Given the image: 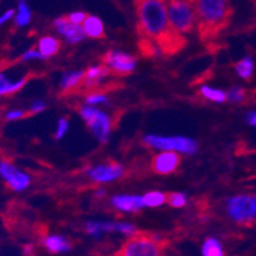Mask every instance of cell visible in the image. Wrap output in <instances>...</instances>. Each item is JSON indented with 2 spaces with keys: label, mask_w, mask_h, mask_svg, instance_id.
Instances as JSON below:
<instances>
[{
  "label": "cell",
  "mask_w": 256,
  "mask_h": 256,
  "mask_svg": "<svg viewBox=\"0 0 256 256\" xmlns=\"http://www.w3.org/2000/svg\"><path fill=\"white\" fill-rule=\"evenodd\" d=\"M134 6L142 38L153 41L164 52L181 48V36L171 28L164 0H134Z\"/></svg>",
  "instance_id": "obj_1"
},
{
  "label": "cell",
  "mask_w": 256,
  "mask_h": 256,
  "mask_svg": "<svg viewBox=\"0 0 256 256\" xmlns=\"http://www.w3.org/2000/svg\"><path fill=\"white\" fill-rule=\"evenodd\" d=\"M195 12L196 27L204 38L220 34L231 18L230 0H195Z\"/></svg>",
  "instance_id": "obj_2"
},
{
  "label": "cell",
  "mask_w": 256,
  "mask_h": 256,
  "mask_svg": "<svg viewBox=\"0 0 256 256\" xmlns=\"http://www.w3.org/2000/svg\"><path fill=\"white\" fill-rule=\"evenodd\" d=\"M171 28L178 34H190L196 27V12L188 0H164Z\"/></svg>",
  "instance_id": "obj_3"
},
{
  "label": "cell",
  "mask_w": 256,
  "mask_h": 256,
  "mask_svg": "<svg viewBox=\"0 0 256 256\" xmlns=\"http://www.w3.org/2000/svg\"><path fill=\"white\" fill-rule=\"evenodd\" d=\"M226 213L237 224L256 222V194H237L226 200Z\"/></svg>",
  "instance_id": "obj_4"
},
{
  "label": "cell",
  "mask_w": 256,
  "mask_h": 256,
  "mask_svg": "<svg viewBox=\"0 0 256 256\" xmlns=\"http://www.w3.org/2000/svg\"><path fill=\"white\" fill-rule=\"evenodd\" d=\"M143 143L154 150H170V152L184 153V154H195L199 150V144L195 139L182 136L148 134L143 138Z\"/></svg>",
  "instance_id": "obj_5"
},
{
  "label": "cell",
  "mask_w": 256,
  "mask_h": 256,
  "mask_svg": "<svg viewBox=\"0 0 256 256\" xmlns=\"http://www.w3.org/2000/svg\"><path fill=\"white\" fill-rule=\"evenodd\" d=\"M79 114L86 121L90 132L94 134V136L102 143H106L110 136L111 129H112L110 116L104 111L98 110L94 106H88V104L80 107Z\"/></svg>",
  "instance_id": "obj_6"
},
{
  "label": "cell",
  "mask_w": 256,
  "mask_h": 256,
  "mask_svg": "<svg viewBox=\"0 0 256 256\" xmlns=\"http://www.w3.org/2000/svg\"><path fill=\"white\" fill-rule=\"evenodd\" d=\"M160 242L153 237L136 234L130 237L120 250V256H160Z\"/></svg>",
  "instance_id": "obj_7"
},
{
  "label": "cell",
  "mask_w": 256,
  "mask_h": 256,
  "mask_svg": "<svg viewBox=\"0 0 256 256\" xmlns=\"http://www.w3.org/2000/svg\"><path fill=\"white\" fill-rule=\"evenodd\" d=\"M0 178L13 192H23L31 185V176L9 160H0Z\"/></svg>",
  "instance_id": "obj_8"
},
{
  "label": "cell",
  "mask_w": 256,
  "mask_h": 256,
  "mask_svg": "<svg viewBox=\"0 0 256 256\" xmlns=\"http://www.w3.org/2000/svg\"><path fill=\"white\" fill-rule=\"evenodd\" d=\"M102 62L111 72L120 76L132 73L136 68V59L132 55L118 50L107 51L102 58Z\"/></svg>",
  "instance_id": "obj_9"
},
{
  "label": "cell",
  "mask_w": 256,
  "mask_h": 256,
  "mask_svg": "<svg viewBox=\"0 0 256 256\" xmlns=\"http://www.w3.org/2000/svg\"><path fill=\"white\" fill-rule=\"evenodd\" d=\"M125 170L118 162H107V164H98L96 167H92L87 171L88 178L94 182L106 184L118 180L124 176Z\"/></svg>",
  "instance_id": "obj_10"
},
{
  "label": "cell",
  "mask_w": 256,
  "mask_h": 256,
  "mask_svg": "<svg viewBox=\"0 0 256 256\" xmlns=\"http://www.w3.org/2000/svg\"><path fill=\"white\" fill-rule=\"evenodd\" d=\"M181 164V157L178 152L160 150L152 160V170L156 174H168L178 170Z\"/></svg>",
  "instance_id": "obj_11"
},
{
  "label": "cell",
  "mask_w": 256,
  "mask_h": 256,
  "mask_svg": "<svg viewBox=\"0 0 256 256\" xmlns=\"http://www.w3.org/2000/svg\"><path fill=\"white\" fill-rule=\"evenodd\" d=\"M52 26L58 31V34H62L69 44H78L86 38V32L82 26L74 24L68 17H60L54 20Z\"/></svg>",
  "instance_id": "obj_12"
},
{
  "label": "cell",
  "mask_w": 256,
  "mask_h": 256,
  "mask_svg": "<svg viewBox=\"0 0 256 256\" xmlns=\"http://www.w3.org/2000/svg\"><path fill=\"white\" fill-rule=\"evenodd\" d=\"M111 206L125 213L139 212L144 208L143 199L139 195H115L111 198Z\"/></svg>",
  "instance_id": "obj_13"
},
{
  "label": "cell",
  "mask_w": 256,
  "mask_h": 256,
  "mask_svg": "<svg viewBox=\"0 0 256 256\" xmlns=\"http://www.w3.org/2000/svg\"><path fill=\"white\" fill-rule=\"evenodd\" d=\"M27 82H28V76H22L18 80H12L6 74L0 73V97L12 96L20 92Z\"/></svg>",
  "instance_id": "obj_14"
},
{
  "label": "cell",
  "mask_w": 256,
  "mask_h": 256,
  "mask_svg": "<svg viewBox=\"0 0 256 256\" xmlns=\"http://www.w3.org/2000/svg\"><path fill=\"white\" fill-rule=\"evenodd\" d=\"M42 245L48 252L52 254L69 252L72 248L70 241L62 236H58V234H50V236L44 237Z\"/></svg>",
  "instance_id": "obj_15"
},
{
  "label": "cell",
  "mask_w": 256,
  "mask_h": 256,
  "mask_svg": "<svg viewBox=\"0 0 256 256\" xmlns=\"http://www.w3.org/2000/svg\"><path fill=\"white\" fill-rule=\"evenodd\" d=\"M111 73V70L107 68L106 65H94V66H90L88 68V70L84 74V80H83V87H96L98 86V83L101 80H104L108 74Z\"/></svg>",
  "instance_id": "obj_16"
},
{
  "label": "cell",
  "mask_w": 256,
  "mask_h": 256,
  "mask_svg": "<svg viewBox=\"0 0 256 256\" xmlns=\"http://www.w3.org/2000/svg\"><path fill=\"white\" fill-rule=\"evenodd\" d=\"M60 48H62V42L59 38L54 36H44L40 38L37 50L42 55L44 59H48V58L55 56L60 51Z\"/></svg>",
  "instance_id": "obj_17"
},
{
  "label": "cell",
  "mask_w": 256,
  "mask_h": 256,
  "mask_svg": "<svg viewBox=\"0 0 256 256\" xmlns=\"http://www.w3.org/2000/svg\"><path fill=\"white\" fill-rule=\"evenodd\" d=\"M86 32V36L90 38H102L104 37V27L102 20L94 16H88L82 24Z\"/></svg>",
  "instance_id": "obj_18"
},
{
  "label": "cell",
  "mask_w": 256,
  "mask_h": 256,
  "mask_svg": "<svg viewBox=\"0 0 256 256\" xmlns=\"http://www.w3.org/2000/svg\"><path fill=\"white\" fill-rule=\"evenodd\" d=\"M84 74L86 72L83 70L65 73L62 78V82H60V87L64 92H70L72 90L80 87L83 84V80H84Z\"/></svg>",
  "instance_id": "obj_19"
},
{
  "label": "cell",
  "mask_w": 256,
  "mask_h": 256,
  "mask_svg": "<svg viewBox=\"0 0 256 256\" xmlns=\"http://www.w3.org/2000/svg\"><path fill=\"white\" fill-rule=\"evenodd\" d=\"M84 230L88 234L93 237H101L107 232H116V222H90L86 223Z\"/></svg>",
  "instance_id": "obj_20"
},
{
  "label": "cell",
  "mask_w": 256,
  "mask_h": 256,
  "mask_svg": "<svg viewBox=\"0 0 256 256\" xmlns=\"http://www.w3.org/2000/svg\"><path fill=\"white\" fill-rule=\"evenodd\" d=\"M202 256H226L222 242L216 237H208L202 245Z\"/></svg>",
  "instance_id": "obj_21"
},
{
  "label": "cell",
  "mask_w": 256,
  "mask_h": 256,
  "mask_svg": "<svg viewBox=\"0 0 256 256\" xmlns=\"http://www.w3.org/2000/svg\"><path fill=\"white\" fill-rule=\"evenodd\" d=\"M32 20V13L26 0H20L17 6V14H14V23L17 27H24Z\"/></svg>",
  "instance_id": "obj_22"
},
{
  "label": "cell",
  "mask_w": 256,
  "mask_h": 256,
  "mask_svg": "<svg viewBox=\"0 0 256 256\" xmlns=\"http://www.w3.org/2000/svg\"><path fill=\"white\" fill-rule=\"evenodd\" d=\"M254 68H255V64H254V59L251 56L244 58L234 65V70H236L237 76L241 79H245V80L252 76Z\"/></svg>",
  "instance_id": "obj_23"
},
{
  "label": "cell",
  "mask_w": 256,
  "mask_h": 256,
  "mask_svg": "<svg viewBox=\"0 0 256 256\" xmlns=\"http://www.w3.org/2000/svg\"><path fill=\"white\" fill-rule=\"evenodd\" d=\"M200 93L204 98L216 102V104H223V102L227 101V93L222 90H218V88L203 86V87H200Z\"/></svg>",
  "instance_id": "obj_24"
},
{
  "label": "cell",
  "mask_w": 256,
  "mask_h": 256,
  "mask_svg": "<svg viewBox=\"0 0 256 256\" xmlns=\"http://www.w3.org/2000/svg\"><path fill=\"white\" fill-rule=\"evenodd\" d=\"M143 199V206H150V208H157V206H164L167 202V195L160 192H150L142 196Z\"/></svg>",
  "instance_id": "obj_25"
},
{
  "label": "cell",
  "mask_w": 256,
  "mask_h": 256,
  "mask_svg": "<svg viewBox=\"0 0 256 256\" xmlns=\"http://www.w3.org/2000/svg\"><path fill=\"white\" fill-rule=\"evenodd\" d=\"M166 203H168V206H171L172 208H182L188 203V198L182 192H171L167 195Z\"/></svg>",
  "instance_id": "obj_26"
},
{
  "label": "cell",
  "mask_w": 256,
  "mask_h": 256,
  "mask_svg": "<svg viewBox=\"0 0 256 256\" xmlns=\"http://www.w3.org/2000/svg\"><path fill=\"white\" fill-rule=\"evenodd\" d=\"M116 232L125 234V236L128 237H132L138 234V230H136V226L132 224V223H124V222H120V223L116 222Z\"/></svg>",
  "instance_id": "obj_27"
},
{
  "label": "cell",
  "mask_w": 256,
  "mask_h": 256,
  "mask_svg": "<svg viewBox=\"0 0 256 256\" xmlns=\"http://www.w3.org/2000/svg\"><path fill=\"white\" fill-rule=\"evenodd\" d=\"M107 101H108V98H107L106 94H104V93H100V92H93L86 97V104H87L88 106L104 104H107Z\"/></svg>",
  "instance_id": "obj_28"
},
{
  "label": "cell",
  "mask_w": 256,
  "mask_h": 256,
  "mask_svg": "<svg viewBox=\"0 0 256 256\" xmlns=\"http://www.w3.org/2000/svg\"><path fill=\"white\" fill-rule=\"evenodd\" d=\"M246 98L245 90H242L241 87H234L227 92V100L228 101L234 102V104H240Z\"/></svg>",
  "instance_id": "obj_29"
},
{
  "label": "cell",
  "mask_w": 256,
  "mask_h": 256,
  "mask_svg": "<svg viewBox=\"0 0 256 256\" xmlns=\"http://www.w3.org/2000/svg\"><path fill=\"white\" fill-rule=\"evenodd\" d=\"M69 129V120L66 118H60L59 121H58V126H56V132H55V138L62 139V136L66 134Z\"/></svg>",
  "instance_id": "obj_30"
},
{
  "label": "cell",
  "mask_w": 256,
  "mask_h": 256,
  "mask_svg": "<svg viewBox=\"0 0 256 256\" xmlns=\"http://www.w3.org/2000/svg\"><path fill=\"white\" fill-rule=\"evenodd\" d=\"M28 115V112L22 108H16V110H10L6 114V121H17L20 120V118H26Z\"/></svg>",
  "instance_id": "obj_31"
},
{
  "label": "cell",
  "mask_w": 256,
  "mask_h": 256,
  "mask_svg": "<svg viewBox=\"0 0 256 256\" xmlns=\"http://www.w3.org/2000/svg\"><path fill=\"white\" fill-rule=\"evenodd\" d=\"M41 59H44L42 55H41L40 51L36 50V48H30V50L26 51L22 56H20V60H22V62H31V60H41Z\"/></svg>",
  "instance_id": "obj_32"
},
{
  "label": "cell",
  "mask_w": 256,
  "mask_h": 256,
  "mask_svg": "<svg viewBox=\"0 0 256 256\" xmlns=\"http://www.w3.org/2000/svg\"><path fill=\"white\" fill-rule=\"evenodd\" d=\"M46 106H48V104H46L44 101H41V100H36V101L30 106L28 115H36V114L42 112V111L46 110Z\"/></svg>",
  "instance_id": "obj_33"
},
{
  "label": "cell",
  "mask_w": 256,
  "mask_h": 256,
  "mask_svg": "<svg viewBox=\"0 0 256 256\" xmlns=\"http://www.w3.org/2000/svg\"><path fill=\"white\" fill-rule=\"evenodd\" d=\"M68 17V20H70L72 23H74V24H83V22L86 20V18L88 17L87 14H86L84 12H74V13H70L69 16H66Z\"/></svg>",
  "instance_id": "obj_34"
},
{
  "label": "cell",
  "mask_w": 256,
  "mask_h": 256,
  "mask_svg": "<svg viewBox=\"0 0 256 256\" xmlns=\"http://www.w3.org/2000/svg\"><path fill=\"white\" fill-rule=\"evenodd\" d=\"M12 18H14V10H13V9H9V10L4 12L3 14L0 16V27H2L4 23L8 22V20H10Z\"/></svg>",
  "instance_id": "obj_35"
},
{
  "label": "cell",
  "mask_w": 256,
  "mask_h": 256,
  "mask_svg": "<svg viewBox=\"0 0 256 256\" xmlns=\"http://www.w3.org/2000/svg\"><path fill=\"white\" fill-rule=\"evenodd\" d=\"M245 121L250 126L256 128V111H250V112L246 114Z\"/></svg>",
  "instance_id": "obj_36"
},
{
  "label": "cell",
  "mask_w": 256,
  "mask_h": 256,
  "mask_svg": "<svg viewBox=\"0 0 256 256\" xmlns=\"http://www.w3.org/2000/svg\"><path fill=\"white\" fill-rule=\"evenodd\" d=\"M106 195V192H104V188H100V190H97L96 192V196L101 198V196H104Z\"/></svg>",
  "instance_id": "obj_37"
},
{
  "label": "cell",
  "mask_w": 256,
  "mask_h": 256,
  "mask_svg": "<svg viewBox=\"0 0 256 256\" xmlns=\"http://www.w3.org/2000/svg\"><path fill=\"white\" fill-rule=\"evenodd\" d=\"M188 2H195V0H188Z\"/></svg>",
  "instance_id": "obj_38"
}]
</instances>
